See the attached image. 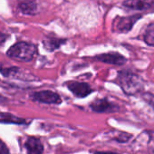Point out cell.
Masks as SVG:
<instances>
[{
	"mask_svg": "<svg viewBox=\"0 0 154 154\" xmlns=\"http://www.w3.org/2000/svg\"><path fill=\"white\" fill-rule=\"evenodd\" d=\"M116 83L120 85L122 92L129 96L140 93L143 89V80L141 77L130 71L122 70L118 72Z\"/></svg>",
	"mask_w": 154,
	"mask_h": 154,
	"instance_id": "obj_1",
	"label": "cell"
},
{
	"mask_svg": "<svg viewBox=\"0 0 154 154\" xmlns=\"http://www.w3.org/2000/svg\"><path fill=\"white\" fill-rule=\"evenodd\" d=\"M94 60L99 61L104 63H108V64L118 65V66L123 65L127 62L126 57L117 52H109V53L95 55L94 57Z\"/></svg>",
	"mask_w": 154,
	"mask_h": 154,
	"instance_id": "obj_7",
	"label": "cell"
},
{
	"mask_svg": "<svg viewBox=\"0 0 154 154\" xmlns=\"http://www.w3.org/2000/svg\"><path fill=\"white\" fill-rule=\"evenodd\" d=\"M31 122L26 119L16 116L10 112H0V123H6V124H17V125H24Z\"/></svg>",
	"mask_w": 154,
	"mask_h": 154,
	"instance_id": "obj_10",
	"label": "cell"
},
{
	"mask_svg": "<svg viewBox=\"0 0 154 154\" xmlns=\"http://www.w3.org/2000/svg\"><path fill=\"white\" fill-rule=\"evenodd\" d=\"M9 153H10V150L8 147L1 139H0V154H9Z\"/></svg>",
	"mask_w": 154,
	"mask_h": 154,
	"instance_id": "obj_17",
	"label": "cell"
},
{
	"mask_svg": "<svg viewBox=\"0 0 154 154\" xmlns=\"http://www.w3.org/2000/svg\"><path fill=\"white\" fill-rule=\"evenodd\" d=\"M132 135L131 134H129V133H126V132H121L117 137H115V140H117L118 142H122V143H124V142H127L130 138H131Z\"/></svg>",
	"mask_w": 154,
	"mask_h": 154,
	"instance_id": "obj_16",
	"label": "cell"
},
{
	"mask_svg": "<svg viewBox=\"0 0 154 154\" xmlns=\"http://www.w3.org/2000/svg\"><path fill=\"white\" fill-rule=\"evenodd\" d=\"M38 54V48L35 45L28 42H17L13 45L7 52V55L19 62H31Z\"/></svg>",
	"mask_w": 154,
	"mask_h": 154,
	"instance_id": "obj_2",
	"label": "cell"
},
{
	"mask_svg": "<svg viewBox=\"0 0 154 154\" xmlns=\"http://www.w3.org/2000/svg\"><path fill=\"white\" fill-rule=\"evenodd\" d=\"M143 40L148 45L154 47V23L149 24L146 27L143 34Z\"/></svg>",
	"mask_w": 154,
	"mask_h": 154,
	"instance_id": "obj_14",
	"label": "cell"
},
{
	"mask_svg": "<svg viewBox=\"0 0 154 154\" xmlns=\"http://www.w3.org/2000/svg\"><path fill=\"white\" fill-rule=\"evenodd\" d=\"M7 102H8V99L5 96H3L2 94H0V103H5Z\"/></svg>",
	"mask_w": 154,
	"mask_h": 154,
	"instance_id": "obj_20",
	"label": "cell"
},
{
	"mask_svg": "<svg viewBox=\"0 0 154 154\" xmlns=\"http://www.w3.org/2000/svg\"><path fill=\"white\" fill-rule=\"evenodd\" d=\"M0 72L4 77L7 78H17V79H29L28 77L22 75V70L17 66H10V67H1L0 66Z\"/></svg>",
	"mask_w": 154,
	"mask_h": 154,
	"instance_id": "obj_11",
	"label": "cell"
},
{
	"mask_svg": "<svg viewBox=\"0 0 154 154\" xmlns=\"http://www.w3.org/2000/svg\"><path fill=\"white\" fill-rule=\"evenodd\" d=\"M89 107L91 108L93 112H99V113L115 112H118L120 109L119 105L109 101L107 98L96 99L89 104Z\"/></svg>",
	"mask_w": 154,
	"mask_h": 154,
	"instance_id": "obj_5",
	"label": "cell"
},
{
	"mask_svg": "<svg viewBox=\"0 0 154 154\" xmlns=\"http://www.w3.org/2000/svg\"><path fill=\"white\" fill-rule=\"evenodd\" d=\"M8 38H9V35H8L0 32V47H1L2 45H4V44L7 42V40Z\"/></svg>",
	"mask_w": 154,
	"mask_h": 154,
	"instance_id": "obj_18",
	"label": "cell"
},
{
	"mask_svg": "<svg viewBox=\"0 0 154 154\" xmlns=\"http://www.w3.org/2000/svg\"><path fill=\"white\" fill-rule=\"evenodd\" d=\"M19 10L26 15H34L36 13L37 7L34 1H24L18 5Z\"/></svg>",
	"mask_w": 154,
	"mask_h": 154,
	"instance_id": "obj_13",
	"label": "cell"
},
{
	"mask_svg": "<svg viewBox=\"0 0 154 154\" xmlns=\"http://www.w3.org/2000/svg\"><path fill=\"white\" fill-rule=\"evenodd\" d=\"M66 86L68 90L77 98H85L94 92L91 85L85 82L69 81L66 83Z\"/></svg>",
	"mask_w": 154,
	"mask_h": 154,
	"instance_id": "obj_4",
	"label": "cell"
},
{
	"mask_svg": "<svg viewBox=\"0 0 154 154\" xmlns=\"http://www.w3.org/2000/svg\"><path fill=\"white\" fill-rule=\"evenodd\" d=\"M24 148L26 151V154H43L45 149L42 140L34 136L28 137L26 140Z\"/></svg>",
	"mask_w": 154,
	"mask_h": 154,
	"instance_id": "obj_8",
	"label": "cell"
},
{
	"mask_svg": "<svg viewBox=\"0 0 154 154\" xmlns=\"http://www.w3.org/2000/svg\"><path fill=\"white\" fill-rule=\"evenodd\" d=\"M123 7L135 10H147L154 7V0H126Z\"/></svg>",
	"mask_w": 154,
	"mask_h": 154,
	"instance_id": "obj_9",
	"label": "cell"
},
{
	"mask_svg": "<svg viewBox=\"0 0 154 154\" xmlns=\"http://www.w3.org/2000/svg\"><path fill=\"white\" fill-rule=\"evenodd\" d=\"M93 154H120L118 152L113 151H100V150H93Z\"/></svg>",
	"mask_w": 154,
	"mask_h": 154,
	"instance_id": "obj_19",
	"label": "cell"
},
{
	"mask_svg": "<svg viewBox=\"0 0 154 154\" xmlns=\"http://www.w3.org/2000/svg\"><path fill=\"white\" fill-rule=\"evenodd\" d=\"M66 42L65 39H61V38H54V37H47L45 40L43 41L44 47L49 51V52H54L56 49L60 48L64 43Z\"/></svg>",
	"mask_w": 154,
	"mask_h": 154,
	"instance_id": "obj_12",
	"label": "cell"
},
{
	"mask_svg": "<svg viewBox=\"0 0 154 154\" xmlns=\"http://www.w3.org/2000/svg\"><path fill=\"white\" fill-rule=\"evenodd\" d=\"M29 98L36 103L45 104H61L63 100L60 94L51 90L36 91L30 94Z\"/></svg>",
	"mask_w": 154,
	"mask_h": 154,
	"instance_id": "obj_3",
	"label": "cell"
},
{
	"mask_svg": "<svg viewBox=\"0 0 154 154\" xmlns=\"http://www.w3.org/2000/svg\"><path fill=\"white\" fill-rule=\"evenodd\" d=\"M141 17V15H133L131 17H117L113 22V29L119 33H127L131 30L134 24Z\"/></svg>",
	"mask_w": 154,
	"mask_h": 154,
	"instance_id": "obj_6",
	"label": "cell"
},
{
	"mask_svg": "<svg viewBox=\"0 0 154 154\" xmlns=\"http://www.w3.org/2000/svg\"><path fill=\"white\" fill-rule=\"evenodd\" d=\"M141 97H142L143 101H145L154 110V94L151 93H143Z\"/></svg>",
	"mask_w": 154,
	"mask_h": 154,
	"instance_id": "obj_15",
	"label": "cell"
}]
</instances>
